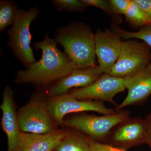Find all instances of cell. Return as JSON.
<instances>
[{"label": "cell", "mask_w": 151, "mask_h": 151, "mask_svg": "<svg viewBox=\"0 0 151 151\" xmlns=\"http://www.w3.org/2000/svg\"><path fill=\"white\" fill-rule=\"evenodd\" d=\"M125 16L127 22L133 27L141 29L151 25L145 12L134 0H131Z\"/></svg>", "instance_id": "2e32d148"}, {"label": "cell", "mask_w": 151, "mask_h": 151, "mask_svg": "<svg viewBox=\"0 0 151 151\" xmlns=\"http://www.w3.org/2000/svg\"><path fill=\"white\" fill-rule=\"evenodd\" d=\"M145 12L151 22V0H134Z\"/></svg>", "instance_id": "603a6c76"}, {"label": "cell", "mask_w": 151, "mask_h": 151, "mask_svg": "<svg viewBox=\"0 0 151 151\" xmlns=\"http://www.w3.org/2000/svg\"><path fill=\"white\" fill-rule=\"evenodd\" d=\"M150 148H151V147H150Z\"/></svg>", "instance_id": "d4e9b609"}, {"label": "cell", "mask_w": 151, "mask_h": 151, "mask_svg": "<svg viewBox=\"0 0 151 151\" xmlns=\"http://www.w3.org/2000/svg\"><path fill=\"white\" fill-rule=\"evenodd\" d=\"M112 31L121 38L126 40L138 39L142 40L151 48V25L140 29L137 32H130L123 29L117 25H113Z\"/></svg>", "instance_id": "ac0fdd59"}, {"label": "cell", "mask_w": 151, "mask_h": 151, "mask_svg": "<svg viewBox=\"0 0 151 151\" xmlns=\"http://www.w3.org/2000/svg\"><path fill=\"white\" fill-rule=\"evenodd\" d=\"M111 6L114 13L117 15L124 14L127 12L131 0H111Z\"/></svg>", "instance_id": "7402d4cb"}, {"label": "cell", "mask_w": 151, "mask_h": 151, "mask_svg": "<svg viewBox=\"0 0 151 151\" xmlns=\"http://www.w3.org/2000/svg\"><path fill=\"white\" fill-rule=\"evenodd\" d=\"M105 141L125 150L147 143L145 120L129 117L114 127Z\"/></svg>", "instance_id": "9c48e42d"}, {"label": "cell", "mask_w": 151, "mask_h": 151, "mask_svg": "<svg viewBox=\"0 0 151 151\" xmlns=\"http://www.w3.org/2000/svg\"><path fill=\"white\" fill-rule=\"evenodd\" d=\"M87 6H92L96 7L105 12L108 14L113 22L116 24L121 22V19L119 16L114 13L111 8L110 1L106 0H81Z\"/></svg>", "instance_id": "ffe728a7"}, {"label": "cell", "mask_w": 151, "mask_h": 151, "mask_svg": "<svg viewBox=\"0 0 151 151\" xmlns=\"http://www.w3.org/2000/svg\"><path fill=\"white\" fill-rule=\"evenodd\" d=\"M19 126L23 133L46 134L55 131V124L42 95H35L17 113Z\"/></svg>", "instance_id": "8992f818"}, {"label": "cell", "mask_w": 151, "mask_h": 151, "mask_svg": "<svg viewBox=\"0 0 151 151\" xmlns=\"http://www.w3.org/2000/svg\"><path fill=\"white\" fill-rule=\"evenodd\" d=\"M125 89L124 79L104 73L90 85L71 89L68 93L78 100L105 101L116 106L114 97Z\"/></svg>", "instance_id": "ba28073f"}, {"label": "cell", "mask_w": 151, "mask_h": 151, "mask_svg": "<svg viewBox=\"0 0 151 151\" xmlns=\"http://www.w3.org/2000/svg\"><path fill=\"white\" fill-rule=\"evenodd\" d=\"M129 112L118 111L111 115L97 116L81 114L64 120L63 125L84 133L94 140H105L113 128L129 117Z\"/></svg>", "instance_id": "277c9868"}, {"label": "cell", "mask_w": 151, "mask_h": 151, "mask_svg": "<svg viewBox=\"0 0 151 151\" xmlns=\"http://www.w3.org/2000/svg\"><path fill=\"white\" fill-rule=\"evenodd\" d=\"M128 94L120 105L116 106V111L129 105H140L151 94V63L135 75L124 79Z\"/></svg>", "instance_id": "7c38bea8"}, {"label": "cell", "mask_w": 151, "mask_h": 151, "mask_svg": "<svg viewBox=\"0 0 151 151\" xmlns=\"http://www.w3.org/2000/svg\"><path fill=\"white\" fill-rule=\"evenodd\" d=\"M103 73L98 66L76 69L69 74L54 82L48 89L50 96L66 94L73 88H82L90 85Z\"/></svg>", "instance_id": "4fadbf2b"}, {"label": "cell", "mask_w": 151, "mask_h": 151, "mask_svg": "<svg viewBox=\"0 0 151 151\" xmlns=\"http://www.w3.org/2000/svg\"><path fill=\"white\" fill-rule=\"evenodd\" d=\"M151 48L144 42L122 41L119 59L108 74L124 79L139 73L151 63Z\"/></svg>", "instance_id": "5b68a950"}, {"label": "cell", "mask_w": 151, "mask_h": 151, "mask_svg": "<svg viewBox=\"0 0 151 151\" xmlns=\"http://www.w3.org/2000/svg\"><path fill=\"white\" fill-rule=\"evenodd\" d=\"M40 13L37 6L27 11L19 10L15 20L7 31L9 46L26 68L36 61L30 47L32 35L30 26Z\"/></svg>", "instance_id": "3957f363"}, {"label": "cell", "mask_w": 151, "mask_h": 151, "mask_svg": "<svg viewBox=\"0 0 151 151\" xmlns=\"http://www.w3.org/2000/svg\"><path fill=\"white\" fill-rule=\"evenodd\" d=\"M55 40L79 69L97 67L95 52V35L89 26L74 22L56 31Z\"/></svg>", "instance_id": "7a4b0ae2"}, {"label": "cell", "mask_w": 151, "mask_h": 151, "mask_svg": "<svg viewBox=\"0 0 151 151\" xmlns=\"http://www.w3.org/2000/svg\"><path fill=\"white\" fill-rule=\"evenodd\" d=\"M0 108L2 112V128L7 137V151H21L22 132L19 126L13 91L9 86L4 89Z\"/></svg>", "instance_id": "8fae6325"}, {"label": "cell", "mask_w": 151, "mask_h": 151, "mask_svg": "<svg viewBox=\"0 0 151 151\" xmlns=\"http://www.w3.org/2000/svg\"><path fill=\"white\" fill-rule=\"evenodd\" d=\"M47 104L52 118L58 124H62L64 117L71 113L94 111L108 115L117 112L107 108L101 101L78 100L69 93L51 96Z\"/></svg>", "instance_id": "52a82bcc"}, {"label": "cell", "mask_w": 151, "mask_h": 151, "mask_svg": "<svg viewBox=\"0 0 151 151\" xmlns=\"http://www.w3.org/2000/svg\"><path fill=\"white\" fill-rule=\"evenodd\" d=\"M95 35V52L98 67L103 74L108 73L120 56L121 38L113 31L98 29Z\"/></svg>", "instance_id": "30bf717a"}, {"label": "cell", "mask_w": 151, "mask_h": 151, "mask_svg": "<svg viewBox=\"0 0 151 151\" xmlns=\"http://www.w3.org/2000/svg\"><path fill=\"white\" fill-rule=\"evenodd\" d=\"M34 47L42 52L41 58L26 70L17 73L16 83H31L46 86L77 68L66 54L58 48L57 42L45 34L42 41L35 42Z\"/></svg>", "instance_id": "6da1fadb"}, {"label": "cell", "mask_w": 151, "mask_h": 151, "mask_svg": "<svg viewBox=\"0 0 151 151\" xmlns=\"http://www.w3.org/2000/svg\"><path fill=\"white\" fill-rule=\"evenodd\" d=\"M50 3L58 11L68 12H82L87 7L81 0H53Z\"/></svg>", "instance_id": "d6986e66"}, {"label": "cell", "mask_w": 151, "mask_h": 151, "mask_svg": "<svg viewBox=\"0 0 151 151\" xmlns=\"http://www.w3.org/2000/svg\"><path fill=\"white\" fill-rule=\"evenodd\" d=\"M66 133L57 130L46 134L22 132L21 151H53Z\"/></svg>", "instance_id": "5bb4252c"}, {"label": "cell", "mask_w": 151, "mask_h": 151, "mask_svg": "<svg viewBox=\"0 0 151 151\" xmlns=\"http://www.w3.org/2000/svg\"><path fill=\"white\" fill-rule=\"evenodd\" d=\"M89 145L86 137L80 132H66L53 151H88Z\"/></svg>", "instance_id": "9a60e30c"}, {"label": "cell", "mask_w": 151, "mask_h": 151, "mask_svg": "<svg viewBox=\"0 0 151 151\" xmlns=\"http://www.w3.org/2000/svg\"><path fill=\"white\" fill-rule=\"evenodd\" d=\"M145 124L146 141L147 144L151 147V112L145 119Z\"/></svg>", "instance_id": "cb8c5ba5"}, {"label": "cell", "mask_w": 151, "mask_h": 151, "mask_svg": "<svg viewBox=\"0 0 151 151\" xmlns=\"http://www.w3.org/2000/svg\"><path fill=\"white\" fill-rule=\"evenodd\" d=\"M86 138L89 145L88 151H127L106 143L97 142L88 137H86Z\"/></svg>", "instance_id": "44dd1931"}, {"label": "cell", "mask_w": 151, "mask_h": 151, "mask_svg": "<svg viewBox=\"0 0 151 151\" xmlns=\"http://www.w3.org/2000/svg\"><path fill=\"white\" fill-rule=\"evenodd\" d=\"M19 9L16 3L13 1H0V32L13 24Z\"/></svg>", "instance_id": "e0dca14e"}]
</instances>
